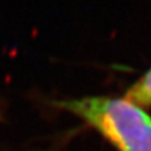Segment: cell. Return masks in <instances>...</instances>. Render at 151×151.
Listing matches in <instances>:
<instances>
[{"mask_svg": "<svg viewBox=\"0 0 151 151\" xmlns=\"http://www.w3.org/2000/svg\"><path fill=\"white\" fill-rule=\"evenodd\" d=\"M53 105L81 119L117 151H151V116L125 97L87 96Z\"/></svg>", "mask_w": 151, "mask_h": 151, "instance_id": "1", "label": "cell"}, {"mask_svg": "<svg viewBox=\"0 0 151 151\" xmlns=\"http://www.w3.org/2000/svg\"><path fill=\"white\" fill-rule=\"evenodd\" d=\"M125 98L142 108L151 107V68L127 89Z\"/></svg>", "mask_w": 151, "mask_h": 151, "instance_id": "2", "label": "cell"}]
</instances>
